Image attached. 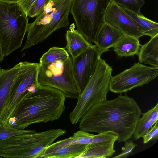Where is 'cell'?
<instances>
[{"mask_svg": "<svg viewBox=\"0 0 158 158\" xmlns=\"http://www.w3.org/2000/svg\"><path fill=\"white\" fill-rule=\"evenodd\" d=\"M141 110L135 99L120 94L115 99L96 103L81 118L80 130L98 133L113 131L117 134L118 143L133 135Z\"/></svg>", "mask_w": 158, "mask_h": 158, "instance_id": "obj_1", "label": "cell"}, {"mask_svg": "<svg viewBox=\"0 0 158 158\" xmlns=\"http://www.w3.org/2000/svg\"><path fill=\"white\" fill-rule=\"evenodd\" d=\"M66 98L57 89L40 85L34 91L26 94L9 120V124L15 128L25 129L32 124L57 120L65 110Z\"/></svg>", "mask_w": 158, "mask_h": 158, "instance_id": "obj_2", "label": "cell"}, {"mask_svg": "<svg viewBox=\"0 0 158 158\" xmlns=\"http://www.w3.org/2000/svg\"><path fill=\"white\" fill-rule=\"evenodd\" d=\"M73 0H51L34 21L29 23L27 36L21 51L45 40L52 34L69 25Z\"/></svg>", "mask_w": 158, "mask_h": 158, "instance_id": "obj_3", "label": "cell"}, {"mask_svg": "<svg viewBox=\"0 0 158 158\" xmlns=\"http://www.w3.org/2000/svg\"><path fill=\"white\" fill-rule=\"evenodd\" d=\"M28 17L17 3L0 1V47L4 58L22 46Z\"/></svg>", "mask_w": 158, "mask_h": 158, "instance_id": "obj_4", "label": "cell"}, {"mask_svg": "<svg viewBox=\"0 0 158 158\" xmlns=\"http://www.w3.org/2000/svg\"><path fill=\"white\" fill-rule=\"evenodd\" d=\"M112 71V67L100 58L94 75L80 94L77 104L69 114L72 124L79 122L83 115L94 105L107 99Z\"/></svg>", "mask_w": 158, "mask_h": 158, "instance_id": "obj_5", "label": "cell"}, {"mask_svg": "<svg viewBox=\"0 0 158 158\" xmlns=\"http://www.w3.org/2000/svg\"><path fill=\"white\" fill-rule=\"evenodd\" d=\"M111 0H73L70 13L77 30L90 44L105 23L104 17Z\"/></svg>", "mask_w": 158, "mask_h": 158, "instance_id": "obj_6", "label": "cell"}, {"mask_svg": "<svg viewBox=\"0 0 158 158\" xmlns=\"http://www.w3.org/2000/svg\"><path fill=\"white\" fill-rule=\"evenodd\" d=\"M52 142L48 131L16 135L0 141V158H40Z\"/></svg>", "mask_w": 158, "mask_h": 158, "instance_id": "obj_7", "label": "cell"}, {"mask_svg": "<svg viewBox=\"0 0 158 158\" xmlns=\"http://www.w3.org/2000/svg\"><path fill=\"white\" fill-rule=\"evenodd\" d=\"M72 58L49 63L40 64L38 69L39 84L57 89L66 98H78L79 93L73 78Z\"/></svg>", "mask_w": 158, "mask_h": 158, "instance_id": "obj_8", "label": "cell"}, {"mask_svg": "<svg viewBox=\"0 0 158 158\" xmlns=\"http://www.w3.org/2000/svg\"><path fill=\"white\" fill-rule=\"evenodd\" d=\"M39 66L38 63L21 62L11 93L0 113L1 125H9V120L26 94L34 91L40 85L38 81Z\"/></svg>", "mask_w": 158, "mask_h": 158, "instance_id": "obj_9", "label": "cell"}, {"mask_svg": "<svg viewBox=\"0 0 158 158\" xmlns=\"http://www.w3.org/2000/svg\"><path fill=\"white\" fill-rule=\"evenodd\" d=\"M158 76V67L136 63L129 68L111 77L109 91L120 94L127 92L148 83Z\"/></svg>", "mask_w": 158, "mask_h": 158, "instance_id": "obj_10", "label": "cell"}, {"mask_svg": "<svg viewBox=\"0 0 158 158\" xmlns=\"http://www.w3.org/2000/svg\"><path fill=\"white\" fill-rule=\"evenodd\" d=\"M101 55L96 45H92L77 56L72 58L73 78L79 94L84 90L94 75Z\"/></svg>", "mask_w": 158, "mask_h": 158, "instance_id": "obj_11", "label": "cell"}, {"mask_svg": "<svg viewBox=\"0 0 158 158\" xmlns=\"http://www.w3.org/2000/svg\"><path fill=\"white\" fill-rule=\"evenodd\" d=\"M105 23L113 26L123 35L139 39L144 36L139 25L121 7L111 1L106 12Z\"/></svg>", "mask_w": 158, "mask_h": 158, "instance_id": "obj_12", "label": "cell"}, {"mask_svg": "<svg viewBox=\"0 0 158 158\" xmlns=\"http://www.w3.org/2000/svg\"><path fill=\"white\" fill-rule=\"evenodd\" d=\"M123 35L115 27L105 23L99 31L94 43L101 55L113 47Z\"/></svg>", "mask_w": 158, "mask_h": 158, "instance_id": "obj_13", "label": "cell"}, {"mask_svg": "<svg viewBox=\"0 0 158 158\" xmlns=\"http://www.w3.org/2000/svg\"><path fill=\"white\" fill-rule=\"evenodd\" d=\"M21 62L7 69H0V113L11 91Z\"/></svg>", "mask_w": 158, "mask_h": 158, "instance_id": "obj_14", "label": "cell"}, {"mask_svg": "<svg viewBox=\"0 0 158 158\" xmlns=\"http://www.w3.org/2000/svg\"><path fill=\"white\" fill-rule=\"evenodd\" d=\"M72 25L66 31L65 37L66 48L68 53L73 58L85 51L92 45Z\"/></svg>", "mask_w": 158, "mask_h": 158, "instance_id": "obj_15", "label": "cell"}, {"mask_svg": "<svg viewBox=\"0 0 158 158\" xmlns=\"http://www.w3.org/2000/svg\"><path fill=\"white\" fill-rule=\"evenodd\" d=\"M141 45L137 55L141 64L158 67V34Z\"/></svg>", "mask_w": 158, "mask_h": 158, "instance_id": "obj_16", "label": "cell"}, {"mask_svg": "<svg viewBox=\"0 0 158 158\" xmlns=\"http://www.w3.org/2000/svg\"><path fill=\"white\" fill-rule=\"evenodd\" d=\"M140 46L138 39L123 35L113 47V50L119 57L132 56L137 54Z\"/></svg>", "mask_w": 158, "mask_h": 158, "instance_id": "obj_17", "label": "cell"}, {"mask_svg": "<svg viewBox=\"0 0 158 158\" xmlns=\"http://www.w3.org/2000/svg\"><path fill=\"white\" fill-rule=\"evenodd\" d=\"M90 144H74L64 146L44 153L40 158H78L87 150Z\"/></svg>", "mask_w": 158, "mask_h": 158, "instance_id": "obj_18", "label": "cell"}, {"mask_svg": "<svg viewBox=\"0 0 158 158\" xmlns=\"http://www.w3.org/2000/svg\"><path fill=\"white\" fill-rule=\"evenodd\" d=\"M115 142L90 144L86 151L78 158H106L111 157L115 152Z\"/></svg>", "mask_w": 158, "mask_h": 158, "instance_id": "obj_19", "label": "cell"}, {"mask_svg": "<svg viewBox=\"0 0 158 158\" xmlns=\"http://www.w3.org/2000/svg\"><path fill=\"white\" fill-rule=\"evenodd\" d=\"M121 8L139 25L143 32L144 35L148 36L151 38L158 34L157 23L147 18L142 14L139 15L123 8Z\"/></svg>", "mask_w": 158, "mask_h": 158, "instance_id": "obj_20", "label": "cell"}, {"mask_svg": "<svg viewBox=\"0 0 158 158\" xmlns=\"http://www.w3.org/2000/svg\"><path fill=\"white\" fill-rule=\"evenodd\" d=\"M69 54L64 48L53 47L44 53L40 58V64L49 63L67 59Z\"/></svg>", "mask_w": 158, "mask_h": 158, "instance_id": "obj_21", "label": "cell"}, {"mask_svg": "<svg viewBox=\"0 0 158 158\" xmlns=\"http://www.w3.org/2000/svg\"><path fill=\"white\" fill-rule=\"evenodd\" d=\"M141 114L142 116L138 120L133 134L135 140L142 137L154 124L146 112Z\"/></svg>", "mask_w": 158, "mask_h": 158, "instance_id": "obj_22", "label": "cell"}, {"mask_svg": "<svg viewBox=\"0 0 158 158\" xmlns=\"http://www.w3.org/2000/svg\"><path fill=\"white\" fill-rule=\"evenodd\" d=\"M120 7L136 14H142L140 10L145 4L144 0H111Z\"/></svg>", "mask_w": 158, "mask_h": 158, "instance_id": "obj_23", "label": "cell"}, {"mask_svg": "<svg viewBox=\"0 0 158 158\" xmlns=\"http://www.w3.org/2000/svg\"><path fill=\"white\" fill-rule=\"evenodd\" d=\"M32 129H21L14 128L9 125H0V141L7 139L16 135L36 132Z\"/></svg>", "mask_w": 158, "mask_h": 158, "instance_id": "obj_24", "label": "cell"}, {"mask_svg": "<svg viewBox=\"0 0 158 158\" xmlns=\"http://www.w3.org/2000/svg\"><path fill=\"white\" fill-rule=\"evenodd\" d=\"M51 0H37L28 12L29 17L33 18L38 16L42 11L44 6Z\"/></svg>", "mask_w": 158, "mask_h": 158, "instance_id": "obj_25", "label": "cell"}, {"mask_svg": "<svg viewBox=\"0 0 158 158\" xmlns=\"http://www.w3.org/2000/svg\"><path fill=\"white\" fill-rule=\"evenodd\" d=\"M124 146L122 148V152L119 154L113 157L114 158H125L128 157L137 144L132 140L128 139L125 141Z\"/></svg>", "mask_w": 158, "mask_h": 158, "instance_id": "obj_26", "label": "cell"}, {"mask_svg": "<svg viewBox=\"0 0 158 158\" xmlns=\"http://www.w3.org/2000/svg\"><path fill=\"white\" fill-rule=\"evenodd\" d=\"M143 143L146 144L153 139L158 138V121L142 137Z\"/></svg>", "mask_w": 158, "mask_h": 158, "instance_id": "obj_27", "label": "cell"}, {"mask_svg": "<svg viewBox=\"0 0 158 158\" xmlns=\"http://www.w3.org/2000/svg\"><path fill=\"white\" fill-rule=\"evenodd\" d=\"M37 0H20L17 3L27 15L31 8Z\"/></svg>", "mask_w": 158, "mask_h": 158, "instance_id": "obj_28", "label": "cell"}, {"mask_svg": "<svg viewBox=\"0 0 158 158\" xmlns=\"http://www.w3.org/2000/svg\"><path fill=\"white\" fill-rule=\"evenodd\" d=\"M152 122L155 124L158 120V103L146 112Z\"/></svg>", "mask_w": 158, "mask_h": 158, "instance_id": "obj_29", "label": "cell"}, {"mask_svg": "<svg viewBox=\"0 0 158 158\" xmlns=\"http://www.w3.org/2000/svg\"><path fill=\"white\" fill-rule=\"evenodd\" d=\"M20 0H0L1 1L17 3Z\"/></svg>", "mask_w": 158, "mask_h": 158, "instance_id": "obj_30", "label": "cell"}, {"mask_svg": "<svg viewBox=\"0 0 158 158\" xmlns=\"http://www.w3.org/2000/svg\"><path fill=\"white\" fill-rule=\"evenodd\" d=\"M4 57H3L2 52H1V48L0 47V62L1 63L3 60Z\"/></svg>", "mask_w": 158, "mask_h": 158, "instance_id": "obj_31", "label": "cell"}, {"mask_svg": "<svg viewBox=\"0 0 158 158\" xmlns=\"http://www.w3.org/2000/svg\"></svg>", "mask_w": 158, "mask_h": 158, "instance_id": "obj_32", "label": "cell"}, {"mask_svg": "<svg viewBox=\"0 0 158 158\" xmlns=\"http://www.w3.org/2000/svg\"><path fill=\"white\" fill-rule=\"evenodd\" d=\"M0 69H1V68H0Z\"/></svg>", "mask_w": 158, "mask_h": 158, "instance_id": "obj_33", "label": "cell"}]
</instances>
